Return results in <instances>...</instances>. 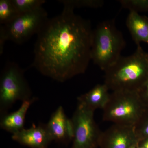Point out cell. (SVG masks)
Instances as JSON below:
<instances>
[{
	"label": "cell",
	"instance_id": "6",
	"mask_svg": "<svg viewBox=\"0 0 148 148\" xmlns=\"http://www.w3.org/2000/svg\"><path fill=\"white\" fill-rule=\"evenodd\" d=\"M32 91L24 76V71L14 62L6 64L0 78V112L1 115L16 101L31 100Z\"/></svg>",
	"mask_w": 148,
	"mask_h": 148
},
{
	"label": "cell",
	"instance_id": "10",
	"mask_svg": "<svg viewBox=\"0 0 148 148\" xmlns=\"http://www.w3.org/2000/svg\"><path fill=\"white\" fill-rule=\"evenodd\" d=\"M12 140L32 148H46L52 141L46 124L34 125L12 134Z\"/></svg>",
	"mask_w": 148,
	"mask_h": 148
},
{
	"label": "cell",
	"instance_id": "21",
	"mask_svg": "<svg viewBox=\"0 0 148 148\" xmlns=\"http://www.w3.org/2000/svg\"><path fill=\"white\" fill-rule=\"evenodd\" d=\"M130 148H138V145H135L132 146V147Z\"/></svg>",
	"mask_w": 148,
	"mask_h": 148
},
{
	"label": "cell",
	"instance_id": "11",
	"mask_svg": "<svg viewBox=\"0 0 148 148\" xmlns=\"http://www.w3.org/2000/svg\"><path fill=\"white\" fill-rule=\"evenodd\" d=\"M36 99L34 97L31 100L22 102L17 110L10 114L1 115L0 127L3 130L15 134L24 129L25 117L28 110Z\"/></svg>",
	"mask_w": 148,
	"mask_h": 148
},
{
	"label": "cell",
	"instance_id": "4",
	"mask_svg": "<svg viewBox=\"0 0 148 148\" xmlns=\"http://www.w3.org/2000/svg\"><path fill=\"white\" fill-rule=\"evenodd\" d=\"M146 108L138 92L113 91L103 109V120L134 127Z\"/></svg>",
	"mask_w": 148,
	"mask_h": 148
},
{
	"label": "cell",
	"instance_id": "9",
	"mask_svg": "<svg viewBox=\"0 0 148 148\" xmlns=\"http://www.w3.org/2000/svg\"><path fill=\"white\" fill-rule=\"evenodd\" d=\"M46 125L52 141L64 142L73 140L74 130L73 122L71 119H69L66 116L62 106L58 107L52 114Z\"/></svg>",
	"mask_w": 148,
	"mask_h": 148
},
{
	"label": "cell",
	"instance_id": "18",
	"mask_svg": "<svg viewBox=\"0 0 148 148\" xmlns=\"http://www.w3.org/2000/svg\"><path fill=\"white\" fill-rule=\"evenodd\" d=\"M64 5L70 7L74 9L76 8H97L102 7L104 5V1L102 0H71L60 1Z\"/></svg>",
	"mask_w": 148,
	"mask_h": 148
},
{
	"label": "cell",
	"instance_id": "20",
	"mask_svg": "<svg viewBox=\"0 0 148 148\" xmlns=\"http://www.w3.org/2000/svg\"><path fill=\"white\" fill-rule=\"evenodd\" d=\"M138 146L145 148H148V138L144 139L140 141Z\"/></svg>",
	"mask_w": 148,
	"mask_h": 148
},
{
	"label": "cell",
	"instance_id": "3",
	"mask_svg": "<svg viewBox=\"0 0 148 148\" xmlns=\"http://www.w3.org/2000/svg\"><path fill=\"white\" fill-rule=\"evenodd\" d=\"M125 42L113 19L101 22L93 30L91 60L105 71L121 56Z\"/></svg>",
	"mask_w": 148,
	"mask_h": 148
},
{
	"label": "cell",
	"instance_id": "7",
	"mask_svg": "<svg viewBox=\"0 0 148 148\" xmlns=\"http://www.w3.org/2000/svg\"><path fill=\"white\" fill-rule=\"evenodd\" d=\"M94 111L82 104L78 106L71 119L74 136L72 148H97L102 132L94 119Z\"/></svg>",
	"mask_w": 148,
	"mask_h": 148
},
{
	"label": "cell",
	"instance_id": "5",
	"mask_svg": "<svg viewBox=\"0 0 148 148\" xmlns=\"http://www.w3.org/2000/svg\"><path fill=\"white\" fill-rule=\"evenodd\" d=\"M46 11L43 7L21 14L13 21L0 25V53L2 54L7 40L21 44L34 35L38 34L48 20Z\"/></svg>",
	"mask_w": 148,
	"mask_h": 148
},
{
	"label": "cell",
	"instance_id": "2",
	"mask_svg": "<svg viewBox=\"0 0 148 148\" xmlns=\"http://www.w3.org/2000/svg\"><path fill=\"white\" fill-rule=\"evenodd\" d=\"M104 84L113 91L138 92L148 77V53L141 45L137 46L134 53L121 56L104 71Z\"/></svg>",
	"mask_w": 148,
	"mask_h": 148
},
{
	"label": "cell",
	"instance_id": "17",
	"mask_svg": "<svg viewBox=\"0 0 148 148\" xmlns=\"http://www.w3.org/2000/svg\"><path fill=\"white\" fill-rule=\"evenodd\" d=\"M134 128L139 142L148 138V107L146 108Z\"/></svg>",
	"mask_w": 148,
	"mask_h": 148
},
{
	"label": "cell",
	"instance_id": "19",
	"mask_svg": "<svg viewBox=\"0 0 148 148\" xmlns=\"http://www.w3.org/2000/svg\"><path fill=\"white\" fill-rule=\"evenodd\" d=\"M138 94L143 103L148 107V77L141 89L138 91Z\"/></svg>",
	"mask_w": 148,
	"mask_h": 148
},
{
	"label": "cell",
	"instance_id": "1",
	"mask_svg": "<svg viewBox=\"0 0 148 148\" xmlns=\"http://www.w3.org/2000/svg\"><path fill=\"white\" fill-rule=\"evenodd\" d=\"M37 34L33 66L42 75L63 82L84 73L91 60L90 21L64 5Z\"/></svg>",
	"mask_w": 148,
	"mask_h": 148
},
{
	"label": "cell",
	"instance_id": "15",
	"mask_svg": "<svg viewBox=\"0 0 148 148\" xmlns=\"http://www.w3.org/2000/svg\"><path fill=\"white\" fill-rule=\"evenodd\" d=\"M20 14L30 12L42 7L44 0H12Z\"/></svg>",
	"mask_w": 148,
	"mask_h": 148
},
{
	"label": "cell",
	"instance_id": "16",
	"mask_svg": "<svg viewBox=\"0 0 148 148\" xmlns=\"http://www.w3.org/2000/svg\"><path fill=\"white\" fill-rule=\"evenodd\" d=\"M122 7L134 12H148V0H120Z\"/></svg>",
	"mask_w": 148,
	"mask_h": 148
},
{
	"label": "cell",
	"instance_id": "13",
	"mask_svg": "<svg viewBox=\"0 0 148 148\" xmlns=\"http://www.w3.org/2000/svg\"><path fill=\"white\" fill-rule=\"evenodd\" d=\"M126 24L136 45H140L142 42L148 44V17L138 12H130Z\"/></svg>",
	"mask_w": 148,
	"mask_h": 148
},
{
	"label": "cell",
	"instance_id": "22",
	"mask_svg": "<svg viewBox=\"0 0 148 148\" xmlns=\"http://www.w3.org/2000/svg\"><path fill=\"white\" fill-rule=\"evenodd\" d=\"M138 148H145L143 147H140V146H138Z\"/></svg>",
	"mask_w": 148,
	"mask_h": 148
},
{
	"label": "cell",
	"instance_id": "12",
	"mask_svg": "<svg viewBox=\"0 0 148 148\" xmlns=\"http://www.w3.org/2000/svg\"><path fill=\"white\" fill-rule=\"evenodd\" d=\"M109 90L105 84H97L89 91L78 97V103L93 111L97 109L103 110L108 101Z\"/></svg>",
	"mask_w": 148,
	"mask_h": 148
},
{
	"label": "cell",
	"instance_id": "14",
	"mask_svg": "<svg viewBox=\"0 0 148 148\" xmlns=\"http://www.w3.org/2000/svg\"><path fill=\"white\" fill-rule=\"evenodd\" d=\"M20 14L14 5L12 0L0 1L1 25H4L9 24Z\"/></svg>",
	"mask_w": 148,
	"mask_h": 148
},
{
	"label": "cell",
	"instance_id": "8",
	"mask_svg": "<svg viewBox=\"0 0 148 148\" xmlns=\"http://www.w3.org/2000/svg\"><path fill=\"white\" fill-rule=\"evenodd\" d=\"M139 141L133 126L114 124L102 132L99 141L101 148H130Z\"/></svg>",
	"mask_w": 148,
	"mask_h": 148
}]
</instances>
